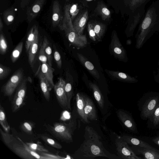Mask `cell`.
Instances as JSON below:
<instances>
[{
  "instance_id": "1",
  "label": "cell",
  "mask_w": 159,
  "mask_h": 159,
  "mask_svg": "<svg viewBox=\"0 0 159 159\" xmlns=\"http://www.w3.org/2000/svg\"><path fill=\"white\" fill-rule=\"evenodd\" d=\"M84 137V140L73 155V158L93 159L102 157L109 159H121L105 148L101 141V136L91 127L86 126Z\"/></svg>"
},
{
  "instance_id": "2",
  "label": "cell",
  "mask_w": 159,
  "mask_h": 159,
  "mask_svg": "<svg viewBox=\"0 0 159 159\" xmlns=\"http://www.w3.org/2000/svg\"><path fill=\"white\" fill-rule=\"evenodd\" d=\"M0 133L6 145L13 152L21 158L25 159H49L47 156L39 154L30 150L19 137L16 138L12 135L3 131L0 129Z\"/></svg>"
},
{
  "instance_id": "3",
  "label": "cell",
  "mask_w": 159,
  "mask_h": 159,
  "mask_svg": "<svg viewBox=\"0 0 159 159\" xmlns=\"http://www.w3.org/2000/svg\"><path fill=\"white\" fill-rule=\"evenodd\" d=\"M70 5L65 7L63 18L58 27L61 30L64 31L67 39L72 45L78 48H82L87 44V37L85 35H79L74 30L70 13Z\"/></svg>"
},
{
  "instance_id": "4",
  "label": "cell",
  "mask_w": 159,
  "mask_h": 159,
  "mask_svg": "<svg viewBox=\"0 0 159 159\" xmlns=\"http://www.w3.org/2000/svg\"><path fill=\"white\" fill-rule=\"evenodd\" d=\"M76 125V120L73 119L68 123L56 122L52 126L49 125L47 129L58 139L69 143L73 141V135Z\"/></svg>"
},
{
  "instance_id": "5",
  "label": "cell",
  "mask_w": 159,
  "mask_h": 159,
  "mask_svg": "<svg viewBox=\"0 0 159 159\" xmlns=\"http://www.w3.org/2000/svg\"><path fill=\"white\" fill-rule=\"evenodd\" d=\"M159 103V95L157 94H148L141 98L138 103L141 118L150 119Z\"/></svg>"
},
{
  "instance_id": "6",
  "label": "cell",
  "mask_w": 159,
  "mask_h": 159,
  "mask_svg": "<svg viewBox=\"0 0 159 159\" xmlns=\"http://www.w3.org/2000/svg\"><path fill=\"white\" fill-rule=\"evenodd\" d=\"M24 72L22 69L15 71L8 81L2 87V91L4 95L11 96L23 79Z\"/></svg>"
},
{
  "instance_id": "7",
  "label": "cell",
  "mask_w": 159,
  "mask_h": 159,
  "mask_svg": "<svg viewBox=\"0 0 159 159\" xmlns=\"http://www.w3.org/2000/svg\"><path fill=\"white\" fill-rule=\"evenodd\" d=\"M117 155L121 159H141L137 156L125 142L117 137L115 141Z\"/></svg>"
},
{
  "instance_id": "8",
  "label": "cell",
  "mask_w": 159,
  "mask_h": 159,
  "mask_svg": "<svg viewBox=\"0 0 159 159\" xmlns=\"http://www.w3.org/2000/svg\"><path fill=\"white\" fill-rule=\"evenodd\" d=\"M111 53L116 58L123 61L125 57V50L121 43L117 34L115 31H113L110 45Z\"/></svg>"
},
{
  "instance_id": "9",
  "label": "cell",
  "mask_w": 159,
  "mask_h": 159,
  "mask_svg": "<svg viewBox=\"0 0 159 159\" xmlns=\"http://www.w3.org/2000/svg\"><path fill=\"white\" fill-rule=\"evenodd\" d=\"M65 80L58 78V81L54 85L53 89L57 101L60 106L68 109L67 101L65 91Z\"/></svg>"
},
{
  "instance_id": "10",
  "label": "cell",
  "mask_w": 159,
  "mask_h": 159,
  "mask_svg": "<svg viewBox=\"0 0 159 159\" xmlns=\"http://www.w3.org/2000/svg\"><path fill=\"white\" fill-rule=\"evenodd\" d=\"M117 114L119 120L123 125L129 131L137 133L136 124L132 116L128 112L123 110H119Z\"/></svg>"
},
{
  "instance_id": "11",
  "label": "cell",
  "mask_w": 159,
  "mask_h": 159,
  "mask_svg": "<svg viewBox=\"0 0 159 159\" xmlns=\"http://www.w3.org/2000/svg\"><path fill=\"white\" fill-rule=\"evenodd\" d=\"M84 103L85 114L89 120H95L97 119V111L93 102L87 96L82 94Z\"/></svg>"
},
{
  "instance_id": "12",
  "label": "cell",
  "mask_w": 159,
  "mask_h": 159,
  "mask_svg": "<svg viewBox=\"0 0 159 159\" xmlns=\"http://www.w3.org/2000/svg\"><path fill=\"white\" fill-rule=\"evenodd\" d=\"M88 19V11H86L79 15L74 20L73 23V27L79 35L83 34Z\"/></svg>"
},
{
  "instance_id": "13",
  "label": "cell",
  "mask_w": 159,
  "mask_h": 159,
  "mask_svg": "<svg viewBox=\"0 0 159 159\" xmlns=\"http://www.w3.org/2000/svg\"><path fill=\"white\" fill-rule=\"evenodd\" d=\"M45 0H35L26 12L27 20L30 23L38 15L42 8Z\"/></svg>"
},
{
  "instance_id": "14",
  "label": "cell",
  "mask_w": 159,
  "mask_h": 159,
  "mask_svg": "<svg viewBox=\"0 0 159 159\" xmlns=\"http://www.w3.org/2000/svg\"><path fill=\"white\" fill-rule=\"evenodd\" d=\"M65 91L67 101L68 109L71 110L70 101L73 95V78L68 70L66 73Z\"/></svg>"
},
{
  "instance_id": "15",
  "label": "cell",
  "mask_w": 159,
  "mask_h": 159,
  "mask_svg": "<svg viewBox=\"0 0 159 159\" xmlns=\"http://www.w3.org/2000/svg\"><path fill=\"white\" fill-rule=\"evenodd\" d=\"M76 110L82 122L85 124L90 123L84 111V103L82 93H78L76 96Z\"/></svg>"
},
{
  "instance_id": "16",
  "label": "cell",
  "mask_w": 159,
  "mask_h": 159,
  "mask_svg": "<svg viewBox=\"0 0 159 159\" xmlns=\"http://www.w3.org/2000/svg\"><path fill=\"white\" fill-rule=\"evenodd\" d=\"M36 75L39 80L40 88L44 97L46 100L48 102L50 99L51 90L48 82L41 72L40 68L37 71Z\"/></svg>"
},
{
  "instance_id": "17",
  "label": "cell",
  "mask_w": 159,
  "mask_h": 159,
  "mask_svg": "<svg viewBox=\"0 0 159 159\" xmlns=\"http://www.w3.org/2000/svg\"><path fill=\"white\" fill-rule=\"evenodd\" d=\"M40 69L47 80L51 90L53 88L55 85L53 81V72L54 69L48 63H42Z\"/></svg>"
},
{
  "instance_id": "18",
  "label": "cell",
  "mask_w": 159,
  "mask_h": 159,
  "mask_svg": "<svg viewBox=\"0 0 159 159\" xmlns=\"http://www.w3.org/2000/svg\"><path fill=\"white\" fill-rule=\"evenodd\" d=\"M77 56L80 62L89 72L95 78L99 79L100 77L99 73L93 64L85 56L80 53H77Z\"/></svg>"
},
{
  "instance_id": "19",
  "label": "cell",
  "mask_w": 159,
  "mask_h": 159,
  "mask_svg": "<svg viewBox=\"0 0 159 159\" xmlns=\"http://www.w3.org/2000/svg\"><path fill=\"white\" fill-rule=\"evenodd\" d=\"M52 23L54 27L58 26L63 18L61 13L60 5L57 0L54 1L52 4Z\"/></svg>"
},
{
  "instance_id": "20",
  "label": "cell",
  "mask_w": 159,
  "mask_h": 159,
  "mask_svg": "<svg viewBox=\"0 0 159 159\" xmlns=\"http://www.w3.org/2000/svg\"><path fill=\"white\" fill-rule=\"evenodd\" d=\"M118 137L126 142L128 144L138 146L140 147L157 150L144 141L131 136L122 135L118 136Z\"/></svg>"
},
{
  "instance_id": "21",
  "label": "cell",
  "mask_w": 159,
  "mask_h": 159,
  "mask_svg": "<svg viewBox=\"0 0 159 159\" xmlns=\"http://www.w3.org/2000/svg\"><path fill=\"white\" fill-rule=\"evenodd\" d=\"M89 85L92 89L94 98L100 108L103 109L104 105V100L98 87L95 83L90 82Z\"/></svg>"
},
{
  "instance_id": "22",
  "label": "cell",
  "mask_w": 159,
  "mask_h": 159,
  "mask_svg": "<svg viewBox=\"0 0 159 159\" xmlns=\"http://www.w3.org/2000/svg\"><path fill=\"white\" fill-rule=\"evenodd\" d=\"M105 71L108 76L113 80L122 82L131 81L132 79L126 74L119 71L106 69Z\"/></svg>"
},
{
  "instance_id": "23",
  "label": "cell",
  "mask_w": 159,
  "mask_h": 159,
  "mask_svg": "<svg viewBox=\"0 0 159 159\" xmlns=\"http://www.w3.org/2000/svg\"><path fill=\"white\" fill-rule=\"evenodd\" d=\"M38 37V26L36 25H34L30 28L27 35L25 42V49L27 52H28L31 45Z\"/></svg>"
},
{
  "instance_id": "24",
  "label": "cell",
  "mask_w": 159,
  "mask_h": 159,
  "mask_svg": "<svg viewBox=\"0 0 159 159\" xmlns=\"http://www.w3.org/2000/svg\"><path fill=\"white\" fill-rule=\"evenodd\" d=\"M39 37H37L30 47L28 51V60L30 66L33 68L35 58L38 48Z\"/></svg>"
},
{
  "instance_id": "25",
  "label": "cell",
  "mask_w": 159,
  "mask_h": 159,
  "mask_svg": "<svg viewBox=\"0 0 159 159\" xmlns=\"http://www.w3.org/2000/svg\"><path fill=\"white\" fill-rule=\"evenodd\" d=\"M138 150L139 154L142 155L143 158L146 159H159V153L157 150L141 147Z\"/></svg>"
},
{
  "instance_id": "26",
  "label": "cell",
  "mask_w": 159,
  "mask_h": 159,
  "mask_svg": "<svg viewBox=\"0 0 159 159\" xmlns=\"http://www.w3.org/2000/svg\"><path fill=\"white\" fill-rule=\"evenodd\" d=\"M96 10L102 20H108L110 18L111 12L106 6L102 3H100L97 5Z\"/></svg>"
},
{
  "instance_id": "27",
  "label": "cell",
  "mask_w": 159,
  "mask_h": 159,
  "mask_svg": "<svg viewBox=\"0 0 159 159\" xmlns=\"http://www.w3.org/2000/svg\"><path fill=\"white\" fill-rule=\"evenodd\" d=\"M92 24L98 40H101L105 33L106 30L105 25L99 22H95Z\"/></svg>"
},
{
  "instance_id": "28",
  "label": "cell",
  "mask_w": 159,
  "mask_h": 159,
  "mask_svg": "<svg viewBox=\"0 0 159 159\" xmlns=\"http://www.w3.org/2000/svg\"><path fill=\"white\" fill-rule=\"evenodd\" d=\"M0 123L4 131L8 133L10 130V126L7 121L5 110L1 104L0 105Z\"/></svg>"
},
{
  "instance_id": "29",
  "label": "cell",
  "mask_w": 159,
  "mask_h": 159,
  "mask_svg": "<svg viewBox=\"0 0 159 159\" xmlns=\"http://www.w3.org/2000/svg\"><path fill=\"white\" fill-rule=\"evenodd\" d=\"M3 18L4 22L7 25L11 24L14 19L15 12L13 7L5 10L3 12Z\"/></svg>"
},
{
  "instance_id": "30",
  "label": "cell",
  "mask_w": 159,
  "mask_h": 159,
  "mask_svg": "<svg viewBox=\"0 0 159 159\" xmlns=\"http://www.w3.org/2000/svg\"><path fill=\"white\" fill-rule=\"evenodd\" d=\"M28 81L27 78L23 79L18 87L14 96L25 98L26 91V84Z\"/></svg>"
},
{
  "instance_id": "31",
  "label": "cell",
  "mask_w": 159,
  "mask_h": 159,
  "mask_svg": "<svg viewBox=\"0 0 159 159\" xmlns=\"http://www.w3.org/2000/svg\"><path fill=\"white\" fill-rule=\"evenodd\" d=\"M23 43L20 42L13 50L11 56L12 62L14 63L19 58L23 49Z\"/></svg>"
},
{
  "instance_id": "32",
  "label": "cell",
  "mask_w": 159,
  "mask_h": 159,
  "mask_svg": "<svg viewBox=\"0 0 159 159\" xmlns=\"http://www.w3.org/2000/svg\"><path fill=\"white\" fill-rule=\"evenodd\" d=\"M43 40L45 43V51L48 59V63L51 66H52V49L49 41L46 37L44 36Z\"/></svg>"
},
{
  "instance_id": "33",
  "label": "cell",
  "mask_w": 159,
  "mask_h": 159,
  "mask_svg": "<svg viewBox=\"0 0 159 159\" xmlns=\"http://www.w3.org/2000/svg\"><path fill=\"white\" fill-rule=\"evenodd\" d=\"M39 137L44 142L54 148L60 149L62 148V146L54 140L43 134H40Z\"/></svg>"
},
{
  "instance_id": "34",
  "label": "cell",
  "mask_w": 159,
  "mask_h": 159,
  "mask_svg": "<svg viewBox=\"0 0 159 159\" xmlns=\"http://www.w3.org/2000/svg\"><path fill=\"white\" fill-rule=\"evenodd\" d=\"M25 143L29 148L33 151L46 153L49 152L48 150L47 149L38 143L32 142H26Z\"/></svg>"
},
{
  "instance_id": "35",
  "label": "cell",
  "mask_w": 159,
  "mask_h": 159,
  "mask_svg": "<svg viewBox=\"0 0 159 159\" xmlns=\"http://www.w3.org/2000/svg\"><path fill=\"white\" fill-rule=\"evenodd\" d=\"M24 99L21 97H14L11 107L12 111L13 112L17 111L22 106Z\"/></svg>"
},
{
  "instance_id": "36",
  "label": "cell",
  "mask_w": 159,
  "mask_h": 159,
  "mask_svg": "<svg viewBox=\"0 0 159 159\" xmlns=\"http://www.w3.org/2000/svg\"><path fill=\"white\" fill-rule=\"evenodd\" d=\"M8 45L6 39L3 33L1 32L0 35V53L1 55L5 54L7 52Z\"/></svg>"
},
{
  "instance_id": "37",
  "label": "cell",
  "mask_w": 159,
  "mask_h": 159,
  "mask_svg": "<svg viewBox=\"0 0 159 159\" xmlns=\"http://www.w3.org/2000/svg\"><path fill=\"white\" fill-rule=\"evenodd\" d=\"M34 125L30 121H26L23 122L21 125L20 127L23 131L27 134H32Z\"/></svg>"
},
{
  "instance_id": "38",
  "label": "cell",
  "mask_w": 159,
  "mask_h": 159,
  "mask_svg": "<svg viewBox=\"0 0 159 159\" xmlns=\"http://www.w3.org/2000/svg\"><path fill=\"white\" fill-rule=\"evenodd\" d=\"M45 43L43 42L39 54V59L42 63H48V59L45 51Z\"/></svg>"
},
{
  "instance_id": "39",
  "label": "cell",
  "mask_w": 159,
  "mask_h": 159,
  "mask_svg": "<svg viewBox=\"0 0 159 159\" xmlns=\"http://www.w3.org/2000/svg\"><path fill=\"white\" fill-rule=\"evenodd\" d=\"M11 70L8 67L2 64H0V80H2L6 78L10 73Z\"/></svg>"
},
{
  "instance_id": "40",
  "label": "cell",
  "mask_w": 159,
  "mask_h": 159,
  "mask_svg": "<svg viewBox=\"0 0 159 159\" xmlns=\"http://www.w3.org/2000/svg\"><path fill=\"white\" fill-rule=\"evenodd\" d=\"M152 118V121L154 127L159 124V103L154 111L150 119Z\"/></svg>"
},
{
  "instance_id": "41",
  "label": "cell",
  "mask_w": 159,
  "mask_h": 159,
  "mask_svg": "<svg viewBox=\"0 0 159 159\" xmlns=\"http://www.w3.org/2000/svg\"><path fill=\"white\" fill-rule=\"evenodd\" d=\"M87 30L90 38L94 41L98 40V38L94 31L92 23H89L87 27Z\"/></svg>"
},
{
  "instance_id": "42",
  "label": "cell",
  "mask_w": 159,
  "mask_h": 159,
  "mask_svg": "<svg viewBox=\"0 0 159 159\" xmlns=\"http://www.w3.org/2000/svg\"><path fill=\"white\" fill-rule=\"evenodd\" d=\"M145 0H129V5L132 9H135L139 7Z\"/></svg>"
},
{
  "instance_id": "43",
  "label": "cell",
  "mask_w": 159,
  "mask_h": 159,
  "mask_svg": "<svg viewBox=\"0 0 159 159\" xmlns=\"http://www.w3.org/2000/svg\"><path fill=\"white\" fill-rule=\"evenodd\" d=\"M53 55L57 66L60 68L62 66V61L59 53L56 50H54Z\"/></svg>"
},
{
  "instance_id": "44",
  "label": "cell",
  "mask_w": 159,
  "mask_h": 159,
  "mask_svg": "<svg viewBox=\"0 0 159 159\" xmlns=\"http://www.w3.org/2000/svg\"><path fill=\"white\" fill-rule=\"evenodd\" d=\"M141 17V15L139 13H138L134 16L133 22L130 26V30H133L136 26L140 21Z\"/></svg>"
},
{
  "instance_id": "45",
  "label": "cell",
  "mask_w": 159,
  "mask_h": 159,
  "mask_svg": "<svg viewBox=\"0 0 159 159\" xmlns=\"http://www.w3.org/2000/svg\"><path fill=\"white\" fill-rule=\"evenodd\" d=\"M152 141L155 143L159 146V135L153 138Z\"/></svg>"
},
{
  "instance_id": "46",
  "label": "cell",
  "mask_w": 159,
  "mask_h": 159,
  "mask_svg": "<svg viewBox=\"0 0 159 159\" xmlns=\"http://www.w3.org/2000/svg\"><path fill=\"white\" fill-rule=\"evenodd\" d=\"M3 28V24L2 23V19L1 17L0 18V31L2 32V31Z\"/></svg>"
},
{
  "instance_id": "47",
  "label": "cell",
  "mask_w": 159,
  "mask_h": 159,
  "mask_svg": "<svg viewBox=\"0 0 159 159\" xmlns=\"http://www.w3.org/2000/svg\"><path fill=\"white\" fill-rule=\"evenodd\" d=\"M66 0V1H68L69 0Z\"/></svg>"
}]
</instances>
